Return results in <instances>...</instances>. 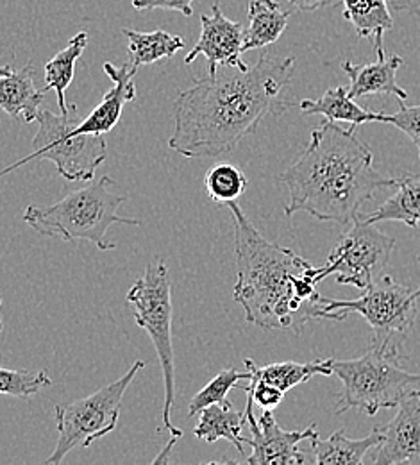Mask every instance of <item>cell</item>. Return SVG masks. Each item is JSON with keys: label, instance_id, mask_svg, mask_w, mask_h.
Masks as SVG:
<instances>
[{"label": "cell", "instance_id": "obj_1", "mask_svg": "<svg viewBox=\"0 0 420 465\" xmlns=\"http://www.w3.org/2000/svg\"><path fill=\"white\" fill-rule=\"evenodd\" d=\"M197 79L174 101V133L169 147L184 158H219L252 134L263 118L281 115L290 103L281 92L290 86L296 58L261 54L247 70Z\"/></svg>", "mask_w": 420, "mask_h": 465}, {"label": "cell", "instance_id": "obj_2", "mask_svg": "<svg viewBox=\"0 0 420 465\" xmlns=\"http://www.w3.org/2000/svg\"><path fill=\"white\" fill-rule=\"evenodd\" d=\"M226 206L235 226L233 299L243 308L245 321L263 330H294L299 335L306 322L317 321L324 308V297L317 291L324 282L320 267L292 249L269 242L237 201Z\"/></svg>", "mask_w": 420, "mask_h": 465}, {"label": "cell", "instance_id": "obj_3", "mask_svg": "<svg viewBox=\"0 0 420 465\" xmlns=\"http://www.w3.org/2000/svg\"><path fill=\"white\" fill-rule=\"evenodd\" d=\"M355 129L329 120L313 129L304 153L279 175L288 192L287 217L306 212L322 223L349 224L376 190L396 186V177L374 169V154Z\"/></svg>", "mask_w": 420, "mask_h": 465}, {"label": "cell", "instance_id": "obj_4", "mask_svg": "<svg viewBox=\"0 0 420 465\" xmlns=\"http://www.w3.org/2000/svg\"><path fill=\"white\" fill-rule=\"evenodd\" d=\"M115 181L110 175L92 179L88 186L75 190L51 206L29 204L22 215L33 230L44 236L64 242H92L99 251H113L115 243L108 238L113 224L142 226L138 219L122 217L117 212L127 201L115 193Z\"/></svg>", "mask_w": 420, "mask_h": 465}, {"label": "cell", "instance_id": "obj_5", "mask_svg": "<svg viewBox=\"0 0 420 465\" xmlns=\"http://www.w3.org/2000/svg\"><path fill=\"white\" fill-rule=\"evenodd\" d=\"M401 351L368 349L361 358L331 360L333 374L342 380L344 391L335 413L357 408L368 415L379 410L397 408L410 394L420 391V374L399 365Z\"/></svg>", "mask_w": 420, "mask_h": 465}, {"label": "cell", "instance_id": "obj_6", "mask_svg": "<svg viewBox=\"0 0 420 465\" xmlns=\"http://www.w3.org/2000/svg\"><path fill=\"white\" fill-rule=\"evenodd\" d=\"M419 292L390 276H383L363 289L358 299L324 297V308L318 319L346 321L351 313H358L374 331V348L401 351L419 313Z\"/></svg>", "mask_w": 420, "mask_h": 465}, {"label": "cell", "instance_id": "obj_7", "mask_svg": "<svg viewBox=\"0 0 420 465\" xmlns=\"http://www.w3.org/2000/svg\"><path fill=\"white\" fill-rule=\"evenodd\" d=\"M127 302L132 304L134 322L140 326L156 349L165 385L163 426L172 437L181 439L182 430L172 424L176 407V363L172 348V282L163 260L149 263L140 280L127 292ZM160 428V430H161Z\"/></svg>", "mask_w": 420, "mask_h": 465}, {"label": "cell", "instance_id": "obj_8", "mask_svg": "<svg viewBox=\"0 0 420 465\" xmlns=\"http://www.w3.org/2000/svg\"><path fill=\"white\" fill-rule=\"evenodd\" d=\"M77 106L68 104L66 114L42 110L36 122L38 133L33 138V153L0 171L4 177L34 160H51L66 181H92L108 156L103 134H75L73 127L81 122Z\"/></svg>", "mask_w": 420, "mask_h": 465}, {"label": "cell", "instance_id": "obj_9", "mask_svg": "<svg viewBox=\"0 0 420 465\" xmlns=\"http://www.w3.org/2000/svg\"><path fill=\"white\" fill-rule=\"evenodd\" d=\"M142 369H145V361L136 360L122 378L97 392L66 405H56L58 444L45 464H61L72 450L90 448L93 440L112 433L121 417L123 394Z\"/></svg>", "mask_w": 420, "mask_h": 465}, {"label": "cell", "instance_id": "obj_10", "mask_svg": "<svg viewBox=\"0 0 420 465\" xmlns=\"http://www.w3.org/2000/svg\"><path fill=\"white\" fill-rule=\"evenodd\" d=\"M394 247L396 240L392 236L358 215L333 245L320 274L324 280L335 274L337 283L363 291L386 269Z\"/></svg>", "mask_w": 420, "mask_h": 465}, {"label": "cell", "instance_id": "obj_11", "mask_svg": "<svg viewBox=\"0 0 420 465\" xmlns=\"http://www.w3.org/2000/svg\"><path fill=\"white\" fill-rule=\"evenodd\" d=\"M245 419L250 428V439L247 442L252 453L245 459L249 465H298L309 462L299 451L300 442L311 440L317 435V426H309L302 431H287L278 424L272 410H263L261 417H254V401L247 396Z\"/></svg>", "mask_w": 420, "mask_h": 465}, {"label": "cell", "instance_id": "obj_12", "mask_svg": "<svg viewBox=\"0 0 420 465\" xmlns=\"http://www.w3.org/2000/svg\"><path fill=\"white\" fill-rule=\"evenodd\" d=\"M200 36L193 49L186 54L184 63L191 64L200 54L210 64V75H217L219 66H233L247 70L249 64L241 59L243 54V27L224 16L220 4L215 2L211 15L200 16Z\"/></svg>", "mask_w": 420, "mask_h": 465}, {"label": "cell", "instance_id": "obj_13", "mask_svg": "<svg viewBox=\"0 0 420 465\" xmlns=\"http://www.w3.org/2000/svg\"><path fill=\"white\" fill-rule=\"evenodd\" d=\"M383 428L374 464H420V391L405 398L396 417Z\"/></svg>", "mask_w": 420, "mask_h": 465}, {"label": "cell", "instance_id": "obj_14", "mask_svg": "<svg viewBox=\"0 0 420 465\" xmlns=\"http://www.w3.org/2000/svg\"><path fill=\"white\" fill-rule=\"evenodd\" d=\"M104 72L113 81V88L104 95L101 104L83 118L75 127V134H106L110 133L121 120L123 106L129 104L136 97V86H134V74L136 70L131 66V63H125L122 66H115L113 63H104Z\"/></svg>", "mask_w": 420, "mask_h": 465}, {"label": "cell", "instance_id": "obj_15", "mask_svg": "<svg viewBox=\"0 0 420 465\" xmlns=\"http://www.w3.org/2000/svg\"><path fill=\"white\" fill-rule=\"evenodd\" d=\"M403 64L401 56H388L377 58L376 63L370 64H353L351 61H344L342 68L351 79V86L347 88L351 99H361L368 95H394L399 103L408 99V94L397 84V70Z\"/></svg>", "mask_w": 420, "mask_h": 465}, {"label": "cell", "instance_id": "obj_16", "mask_svg": "<svg viewBox=\"0 0 420 465\" xmlns=\"http://www.w3.org/2000/svg\"><path fill=\"white\" fill-rule=\"evenodd\" d=\"M45 90H38L34 84V66L27 64L13 74H0V110L22 122H36L42 112Z\"/></svg>", "mask_w": 420, "mask_h": 465}, {"label": "cell", "instance_id": "obj_17", "mask_svg": "<svg viewBox=\"0 0 420 465\" xmlns=\"http://www.w3.org/2000/svg\"><path fill=\"white\" fill-rule=\"evenodd\" d=\"M292 11L276 0H250L247 9L249 27L243 31V53L276 44L288 25Z\"/></svg>", "mask_w": 420, "mask_h": 465}, {"label": "cell", "instance_id": "obj_18", "mask_svg": "<svg viewBox=\"0 0 420 465\" xmlns=\"http://www.w3.org/2000/svg\"><path fill=\"white\" fill-rule=\"evenodd\" d=\"M383 439L385 435L381 426L374 428L372 433L363 439H349L342 430L335 431L329 439H320V435L317 433L315 437H311L313 462L333 465L361 464L365 455L370 450L379 448Z\"/></svg>", "mask_w": 420, "mask_h": 465}, {"label": "cell", "instance_id": "obj_19", "mask_svg": "<svg viewBox=\"0 0 420 465\" xmlns=\"http://www.w3.org/2000/svg\"><path fill=\"white\" fill-rule=\"evenodd\" d=\"M245 422V411H239L231 401L226 400L224 403H215L199 411V422L193 428V435L210 444L224 439L243 455V444L247 442V437H243L241 431Z\"/></svg>", "mask_w": 420, "mask_h": 465}, {"label": "cell", "instance_id": "obj_20", "mask_svg": "<svg viewBox=\"0 0 420 465\" xmlns=\"http://www.w3.org/2000/svg\"><path fill=\"white\" fill-rule=\"evenodd\" d=\"M344 18L357 29L360 38H370L377 58H386L383 36L394 20L388 0H344Z\"/></svg>", "mask_w": 420, "mask_h": 465}, {"label": "cell", "instance_id": "obj_21", "mask_svg": "<svg viewBox=\"0 0 420 465\" xmlns=\"http://www.w3.org/2000/svg\"><path fill=\"white\" fill-rule=\"evenodd\" d=\"M396 193L388 197L376 212L361 217L372 224L397 221L420 232V175L396 177Z\"/></svg>", "mask_w": 420, "mask_h": 465}, {"label": "cell", "instance_id": "obj_22", "mask_svg": "<svg viewBox=\"0 0 420 465\" xmlns=\"http://www.w3.org/2000/svg\"><path fill=\"white\" fill-rule=\"evenodd\" d=\"M243 363L247 365V371L250 372L249 380L256 381H265L285 394L298 387L300 383L309 381L313 376L322 374V376H331V360H315L308 363H298V361H283V363H270V365H256L250 358H245Z\"/></svg>", "mask_w": 420, "mask_h": 465}, {"label": "cell", "instance_id": "obj_23", "mask_svg": "<svg viewBox=\"0 0 420 465\" xmlns=\"http://www.w3.org/2000/svg\"><path fill=\"white\" fill-rule=\"evenodd\" d=\"M298 108L306 115H322L329 122H347L355 127L366 122H379V114L363 110L355 99L349 97L346 86L329 88L315 101H300Z\"/></svg>", "mask_w": 420, "mask_h": 465}, {"label": "cell", "instance_id": "obj_24", "mask_svg": "<svg viewBox=\"0 0 420 465\" xmlns=\"http://www.w3.org/2000/svg\"><path fill=\"white\" fill-rule=\"evenodd\" d=\"M122 35L129 44L131 66L138 72L140 66L152 64L163 58H172L184 49V42L178 35H171L165 31L140 33L134 29H122Z\"/></svg>", "mask_w": 420, "mask_h": 465}, {"label": "cell", "instance_id": "obj_25", "mask_svg": "<svg viewBox=\"0 0 420 465\" xmlns=\"http://www.w3.org/2000/svg\"><path fill=\"white\" fill-rule=\"evenodd\" d=\"M86 45H88V33L79 31L68 42V45L45 64V86H44V90L45 92H49V90L56 92L60 114L68 112V103H66L64 94H66L68 86L72 84L73 72H75V63L86 51Z\"/></svg>", "mask_w": 420, "mask_h": 465}, {"label": "cell", "instance_id": "obj_26", "mask_svg": "<svg viewBox=\"0 0 420 465\" xmlns=\"http://www.w3.org/2000/svg\"><path fill=\"white\" fill-rule=\"evenodd\" d=\"M247 177L239 167L231 163H217L204 175V188L208 197L219 204H230L239 201L247 190Z\"/></svg>", "mask_w": 420, "mask_h": 465}, {"label": "cell", "instance_id": "obj_27", "mask_svg": "<svg viewBox=\"0 0 420 465\" xmlns=\"http://www.w3.org/2000/svg\"><path fill=\"white\" fill-rule=\"evenodd\" d=\"M250 372H240L237 369H224L220 371L204 389H200L190 401L188 405V415L193 417L197 415L200 410H204L210 405L215 403H224L228 400V394L240 385L241 380L249 381Z\"/></svg>", "mask_w": 420, "mask_h": 465}, {"label": "cell", "instance_id": "obj_28", "mask_svg": "<svg viewBox=\"0 0 420 465\" xmlns=\"http://www.w3.org/2000/svg\"><path fill=\"white\" fill-rule=\"evenodd\" d=\"M53 385L47 371H15L0 367V394L11 398H31Z\"/></svg>", "mask_w": 420, "mask_h": 465}, {"label": "cell", "instance_id": "obj_29", "mask_svg": "<svg viewBox=\"0 0 420 465\" xmlns=\"http://www.w3.org/2000/svg\"><path fill=\"white\" fill-rule=\"evenodd\" d=\"M379 122L392 124V125L399 127L415 143L420 156V104L419 106H405L403 104L401 110L392 115L379 114Z\"/></svg>", "mask_w": 420, "mask_h": 465}, {"label": "cell", "instance_id": "obj_30", "mask_svg": "<svg viewBox=\"0 0 420 465\" xmlns=\"http://www.w3.org/2000/svg\"><path fill=\"white\" fill-rule=\"evenodd\" d=\"M239 387L241 391H245L247 396L254 401V405H258L261 410H274L285 398L283 391L265 381L249 380V385H239Z\"/></svg>", "mask_w": 420, "mask_h": 465}, {"label": "cell", "instance_id": "obj_31", "mask_svg": "<svg viewBox=\"0 0 420 465\" xmlns=\"http://www.w3.org/2000/svg\"><path fill=\"white\" fill-rule=\"evenodd\" d=\"M195 0H132V7L136 11H151V9H171L180 11L184 16L193 15V4Z\"/></svg>", "mask_w": 420, "mask_h": 465}, {"label": "cell", "instance_id": "obj_32", "mask_svg": "<svg viewBox=\"0 0 420 465\" xmlns=\"http://www.w3.org/2000/svg\"><path fill=\"white\" fill-rule=\"evenodd\" d=\"M294 7H298L299 11H306V13H311V11H317L320 7H326L329 4H337L338 0H288Z\"/></svg>", "mask_w": 420, "mask_h": 465}, {"label": "cell", "instance_id": "obj_33", "mask_svg": "<svg viewBox=\"0 0 420 465\" xmlns=\"http://www.w3.org/2000/svg\"><path fill=\"white\" fill-rule=\"evenodd\" d=\"M388 5L394 11H406L420 18V0H388Z\"/></svg>", "mask_w": 420, "mask_h": 465}, {"label": "cell", "instance_id": "obj_34", "mask_svg": "<svg viewBox=\"0 0 420 465\" xmlns=\"http://www.w3.org/2000/svg\"><path fill=\"white\" fill-rule=\"evenodd\" d=\"M0 74L9 75V74H13V68L9 64H0Z\"/></svg>", "mask_w": 420, "mask_h": 465}, {"label": "cell", "instance_id": "obj_35", "mask_svg": "<svg viewBox=\"0 0 420 465\" xmlns=\"http://www.w3.org/2000/svg\"><path fill=\"white\" fill-rule=\"evenodd\" d=\"M0 306H2V293H0ZM4 331V322H2V312H0V333Z\"/></svg>", "mask_w": 420, "mask_h": 465}, {"label": "cell", "instance_id": "obj_36", "mask_svg": "<svg viewBox=\"0 0 420 465\" xmlns=\"http://www.w3.org/2000/svg\"><path fill=\"white\" fill-rule=\"evenodd\" d=\"M419 265H420V254H419ZM417 292H419V295H420V289Z\"/></svg>", "mask_w": 420, "mask_h": 465}, {"label": "cell", "instance_id": "obj_37", "mask_svg": "<svg viewBox=\"0 0 420 465\" xmlns=\"http://www.w3.org/2000/svg\"><path fill=\"white\" fill-rule=\"evenodd\" d=\"M0 125H2V118H0Z\"/></svg>", "mask_w": 420, "mask_h": 465}]
</instances>
